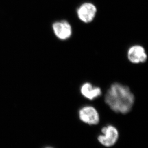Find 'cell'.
Here are the masks:
<instances>
[{"label":"cell","mask_w":148,"mask_h":148,"mask_svg":"<svg viewBox=\"0 0 148 148\" xmlns=\"http://www.w3.org/2000/svg\"><path fill=\"white\" fill-rule=\"evenodd\" d=\"M97 7L90 3H84L77 9V15L80 20L89 23L94 20L97 13Z\"/></svg>","instance_id":"4"},{"label":"cell","mask_w":148,"mask_h":148,"mask_svg":"<svg viewBox=\"0 0 148 148\" xmlns=\"http://www.w3.org/2000/svg\"><path fill=\"white\" fill-rule=\"evenodd\" d=\"M80 91L82 96L90 100L95 99L102 94V91L99 87L93 86L88 82L82 84Z\"/></svg>","instance_id":"7"},{"label":"cell","mask_w":148,"mask_h":148,"mask_svg":"<svg viewBox=\"0 0 148 148\" xmlns=\"http://www.w3.org/2000/svg\"><path fill=\"white\" fill-rule=\"evenodd\" d=\"M80 120L90 125H95L99 123V115L95 108L91 106H85L82 108L79 112Z\"/></svg>","instance_id":"3"},{"label":"cell","mask_w":148,"mask_h":148,"mask_svg":"<svg viewBox=\"0 0 148 148\" xmlns=\"http://www.w3.org/2000/svg\"><path fill=\"white\" fill-rule=\"evenodd\" d=\"M53 30L55 34L61 40H66L71 37L72 28L70 23L66 20L57 21L53 24Z\"/></svg>","instance_id":"5"},{"label":"cell","mask_w":148,"mask_h":148,"mask_svg":"<svg viewBox=\"0 0 148 148\" xmlns=\"http://www.w3.org/2000/svg\"><path fill=\"white\" fill-rule=\"evenodd\" d=\"M127 58L130 62L134 64L143 63L146 61L147 55L143 46L136 45L129 49Z\"/></svg>","instance_id":"6"},{"label":"cell","mask_w":148,"mask_h":148,"mask_svg":"<svg viewBox=\"0 0 148 148\" xmlns=\"http://www.w3.org/2000/svg\"><path fill=\"white\" fill-rule=\"evenodd\" d=\"M102 134L98 137V140L105 147H111L116 142L119 138V131L114 126L108 125L101 130Z\"/></svg>","instance_id":"2"},{"label":"cell","mask_w":148,"mask_h":148,"mask_svg":"<svg viewBox=\"0 0 148 148\" xmlns=\"http://www.w3.org/2000/svg\"><path fill=\"white\" fill-rule=\"evenodd\" d=\"M105 101L114 112L126 114L132 110L135 98L129 87L116 83L106 92Z\"/></svg>","instance_id":"1"},{"label":"cell","mask_w":148,"mask_h":148,"mask_svg":"<svg viewBox=\"0 0 148 148\" xmlns=\"http://www.w3.org/2000/svg\"></svg>","instance_id":"8"}]
</instances>
